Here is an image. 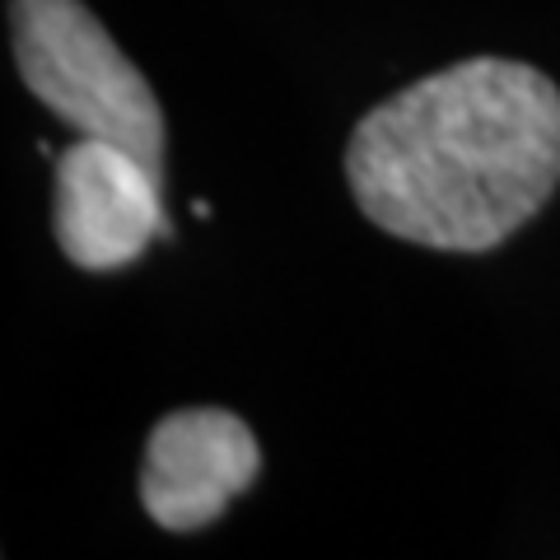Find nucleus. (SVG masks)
I'll return each mask as SVG.
<instances>
[{
    "instance_id": "f257e3e1",
    "label": "nucleus",
    "mask_w": 560,
    "mask_h": 560,
    "mask_svg": "<svg viewBox=\"0 0 560 560\" xmlns=\"http://www.w3.org/2000/svg\"><path fill=\"white\" fill-rule=\"evenodd\" d=\"M378 230L434 253H490L560 183V90L537 66L471 57L383 98L346 145Z\"/></svg>"
},
{
    "instance_id": "f03ea898",
    "label": "nucleus",
    "mask_w": 560,
    "mask_h": 560,
    "mask_svg": "<svg viewBox=\"0 0 560 560\" xmlns=\"http://www.w3.org/2000/svg\"><path fill=\"white\" fill-rule=\"evenodd\" d=\"M10 38L33 98L80 136L113 140L164 173V113L145 75L80 0H10Z\"/></svg>"
},
{
    "instance_id": "7ed1b4c3",
    "label": "nucleus",
    "mask_w": 560,
    "mask_h": 560,
    "mask_svg": "<svg viewBox=\"0 0 560 560\" xmlns=\"http://www.w3.org/2000/svg\"><path fill=\"white\" fill-rule=\"evenodd\" d=\"M51 230L61 253L84 271H117L168 234L164 173L113 140L80 136L57 154Z\"/></svg>"
},
{
    "instance_id": "20e7f679",
    "label": "nucleus",
    "mask_w": 560,
    "mask_h": 560,
    "mask_svg": "<svg viewBox=\"0 0 560 560\" xmlns=\"http://www.w3.org/2000/svg\"><path fill=\"white\" fill-rule=\"evenodd\" d=\"M261 453L248 420L220 407H187L154 425L140 471V504L168 533L215 523L257 481Z\"/></svg>"
}]
</instances>
